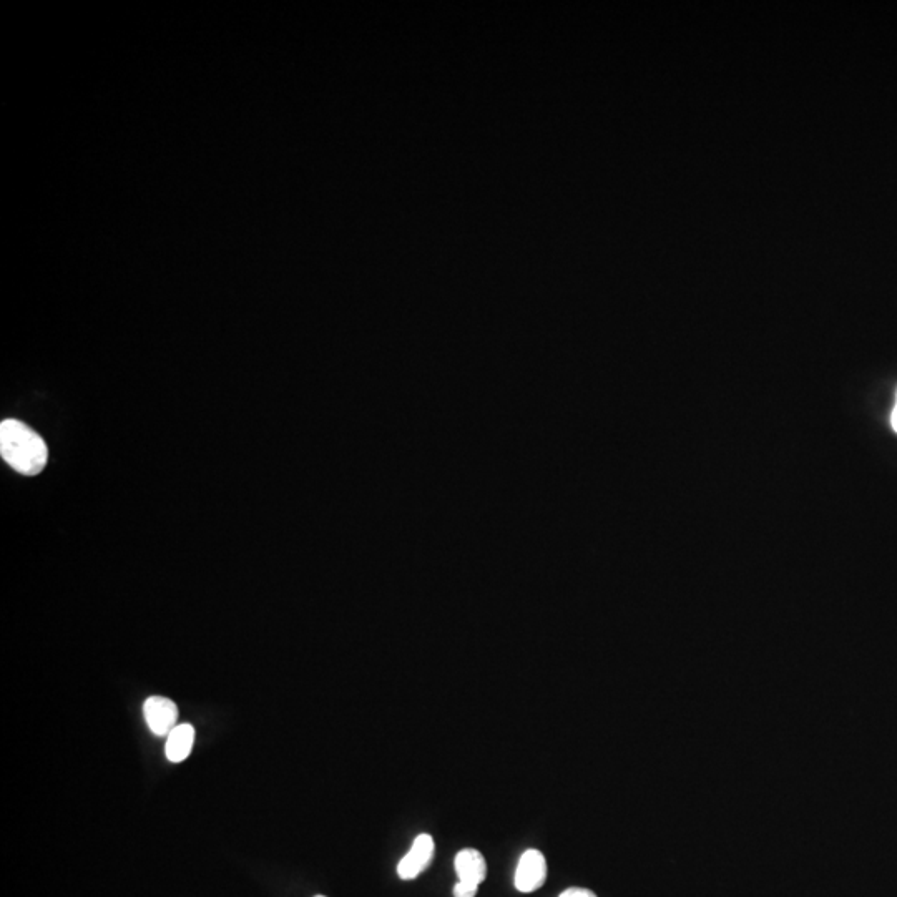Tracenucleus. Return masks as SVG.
Listing matches in <instances>:
<instances>
[{
  "label": "nucleus",
  "mask_w": 897,
  "mask_h": 897,
  "mask_svg": "<svg viewBox=\"0 0 897 897\" xmlns=\"http://www.w3.org/2000/svg\"><path fill=\"white\" fill-rule=\"evenodd\" d=\"M0 454L22 476H37L49 461V449L44 439L24 422L15 419L0 424Z\"/></svg>",
  "instance_id": "obj_1"
},
{
  "label": "nucleus",
  "mask_w": 897,
  "mask_h": 897,
  "mask_svg": "<svg viewBox=\"0 0 897 897\" xmlns=\"http://www.w3.org/2000/svg\"><path fill=\"white\" fill-rule=\"evenodd\" d=\"M545 879H547V861L544 854L537 849H527L517 864L515 888L520 893H534L544 886Z\"/></svg>",
  "instance_id": "obj_2"
},
{
  "label": "nucleus",
  "mask_w": 897,
  "mask_h": 897,
  "mask_svg": "<svg viewBox=\"0 0 897 897\" xmlns=\"http://www.w3.org/2000/svg\"><path fill=\"white\" fill-rule=\"evenodd\" d=\"M434 853H436V844H434L431 834H419L412 843L411 851L399 861V878L402 881L416 879L419 874L429 868V864L434 859Z\"/></svg>",
  "instance_id": "obj_3"
},
{
  "label": "nucleus",
  "mask_w": 897,
  "mask_h": 897,
  "mask_svg": "<svg viewBox=\"0 0 897 897\" xmlns=\"http://www.w3.org/2000/svg\"><path fill=\"white\" fill-rule=\"evenodd\" d=\"M143 716L152 733L168 736L177 726L178 706L170 698L150 697L143 705Z\"/></svg>",
  "instance_id": "obj_4"
},
{
  "label": "nucleus",
  "mask_w": 897,
  "mask_h": 897,
  "mask_svg": "<svg viewBox=\"0 0 897 897\" xmlns=\"http://www.w3.org/2000/svg\"><path fill=\"white\" fill-rule=\"evenodd\" d=\"M457 878L462 883L474 884L481 886L487 878V863L482 853L477 849H462L461 853H457L456 861Z\"/></svg>",
  "instance_id": "obj_5"
},
{
  "label": "nucleus",
  "mask_w": 897,
  "mask_h": 897,
  "mask_svg": "<svg viewBox=\"0 0 897 897\" xmlns=\"http://www.w3.org/2000/svg\"><path fill=\"white\" fill-rule=\"evenodd\" d=\"M193 743H195V728L188 723L177 725L167 736L165 755L172 763H182L192 753Z\"/></svg>",
  "instance_id": "obj_6"
},
{
  "label": "nucleus",
  "mask_w": 897,
  "mask_h": 897,
  "mask_svg": "<svg viewBox=\"0 0 897 897\" xmlns=\"http://www.w3.org/2000/svg\"><path fill=\"white\" fill-rule=\"evenodd\" d=\"M477 891H479V886L457 881L456 886H454V897H476Z\"/></svg>",
  "instance_id": "obj_7"
},
{
  "label": "nucleus",
  "mask_w": 897,
  "mask_h": 897,
  "mask_svg": "<svg viewBox=\"0 0 897 897\" xmlns=\"http://www.w3.org/2000/svg\"><path fill=\"white\" fill-rule=\"evenodd\" d=\"M559 897H597L592 891L584 888H570L564 893L560 894Z\"/></svg>",
  "instance_id": "obj_8"
},
{
  "label": "nucleus",
  "mask_w": 897,
  "mask_h": 897,
  "mask_svg": "<svg viewBox=\"0 0 897 897\" xmlns=\"http://www.w3.org/2000/svg\"><path fill=\"white\" fill-rule=\"evenodd\" d=\"M891 426H893L894 432L897 434V393H896V402H894V409L891 412Z\"/></svg>",
  "instance_id": "obj_9"
},
{
  "label": "nucleus",
  "mask_w": 897,
  "mask_h": 897,
  "mask_svg": "<svg viewBox=\"0 0 897 897\" xmlns=\"http://www.w3.org/2000/svg\"><path fill=\"white\" fill-rule=\"evenodd\" d=\"M314 897H326V896H314Z\"/></svg>",
  "instance_id": "obj_10"
}]
</instances>
